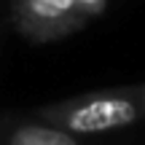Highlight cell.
<instances>
[{
  "instance_id": "obj_1",
  "label": "cell",
  "mask_w": 145,
  "mask_h": 145,
  "mask_svg": "<svg viewBox=\"0 0 145 145\" xmlns=\"http://www.w3.org/2000/svg\"><path fill=\"white\" fill-rule=\"evenodd\" d=\"M32 113L75 135L91 137V140H110L145 126V81L99 86L59 102L40 105Z\"/></svg>"
},
{
  "instance_id": "obj_3",
  "label": "cell",
  "mask_w": 145,
  "mask_h": 145,
  "mask_svg": "<svg viewBox=\"0 0 145 145\" xmlns=\"http://www.w3.org/2000/svg\"><path fill=\"white\" fill-rule=\"evenodd\" d=\"M105 140L75 135L65 126L54 124L48 118H40L38 113L0 116V145H102Z\"/></svg>"
},
{
  "instance_id": "obj_2",
  "label": "cell",
  "mask_w": 145,
  "mask_h": 145,
  "mask_svg": "<svg viewBox=\"0 0 145 145\" xmlns=\"http://www.w3.org/2000/svg\"><path fill=\"white\" fill-rule=\"evenodd\" d=\"M108 0H14L11 22L30 43H54L102 16Z\"/></svg>"
}]
</instances>
